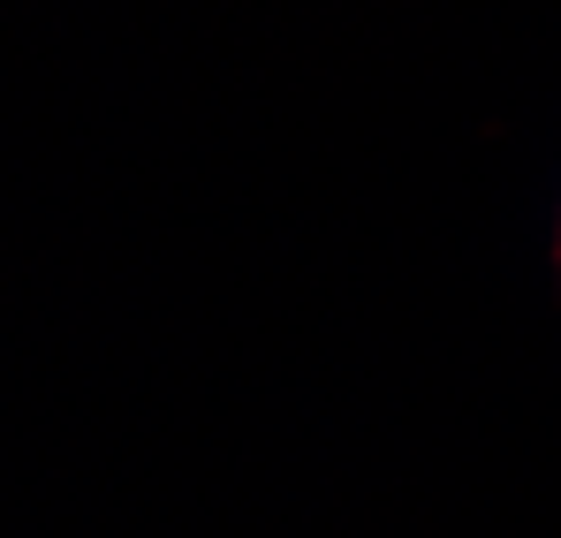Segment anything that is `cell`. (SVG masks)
<instances>
[{
    "label": "cell",
    "instance_id": "6da1fadb",
    "mask_svg": "<svg viewBox=\"0 0 561 538\" xmlns=\"http://www.w3.org/2000/svg\"><path fill=\"white\" fill-rule=\"evenodd\" d=\"M554 266H561V236H554Z\"/></svg>",
    "mask_w": 561,
    "mask_h": 538
}]
</instances>
